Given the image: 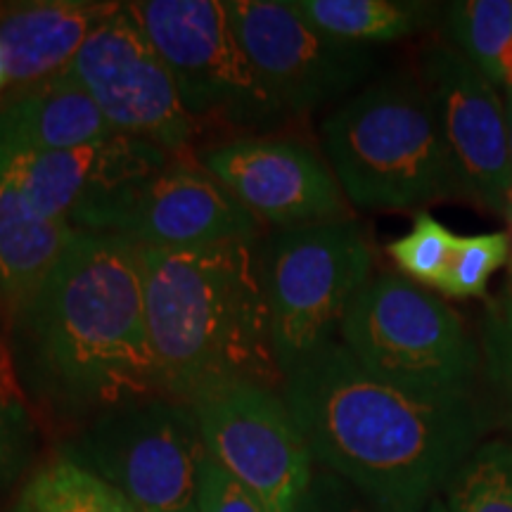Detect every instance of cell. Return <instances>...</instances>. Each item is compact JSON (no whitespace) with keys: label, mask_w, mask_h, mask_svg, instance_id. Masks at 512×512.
Returning a JSON list of instances; mask_svg holds the SVG:
<instances>
[{"label":"cell","mask_w":512,"mask_h":512,"mask_svg":"<svg viewBox=\"0 0 512 512\" xmlns=\"http://www.w3.org/2000/svg\"><path fill=\"white\" fill-rule=\"evenodd\" d=\"M313 463L382 512L422 510L484 441L477 394H425L377 380L332 342L280 389Z\"/></svg>","instance_id":"6da1fadb"},{"label":"cell","mask_w":512,"mask_h":512,"mask_svg":"<svg viewBox=\"0 0 512 512\" xmlns=\"http://www.w3.org/2000/svg\"><path fill=\"white\" fill-rule=\"evenodd\" d=\"M10 328L19 380L67 420L162 394L131 242L79 230Z\"/></svg>","instance_id":"7a4b0ae2"},{"label":"cell","mask_w":512,"mask_h":512,"mask_svg":"<svg viewBox=\"0 0 512 512\" xmlns=\"http://www.w3.org/2000/svg\"><path fill=\"white\" fill-rule=\"evenodd\" d=\"M138 259L162 394L190 403L238 382L283 389L261 242L138 247Z\"/></svg>","instance_id":"3957f363"},{"label":"cell","mask_w":512,"mask_h":512,"mask_svg":"<svg viewBox=\"0 0 512 512\" xmlns=\"http://www.w3.org/2000/svg\"><path fill=\"white\" fill-rule=\"evenodd\" d=\"M323 145L354 207L422 211L460 197L437 107L415 76H384L344 100L323 121Z\"/></svg>","instance_id":"277c9868"},{"label":"cell","mask_w":512,"mask_h":512,"mask_svg":"<svg viewBox=\"0 0 512 512\" xmlns=\"http://www.w3.org/2000/svg\"><path fill=\"white\" fill-rule=\"evenodd\" d=\"M339 337L363 370L413 392L475 394L482 377V349L463 316L399 273L368 280Z\"/></svg>","instance_id":"5b68a950"},{"label":"cell","mask_w":512,"mask_h":512,"mask_svg":"<svg viewBox=\"0 0 512 512\" xmlns=\"http://www.w3.org/2000/svg\"><path fill=\"white\" fill-rule=\"evenodd\" d=\"M264 287L283 377L335 342L356 294L373 278L375 249L354 219L278 230L266 245Z\"/></svg>","instance_id":"8992f818"},{"label":"cell","mask_w":512,"mask_h":512,"mask_svg":"<svg viewBox=\"0 0 512 512\" xmlns=\"http://www.w3.org/2000/svg\"><path fill=\"white\" fill-rule=\"evenodd\" d=\"M174 76L195 126L268 136L287 119L242 48L221 0L124 3Z\"/></svg>","instance_id":"52a82bcc"},{"label":"cell","mask_w":512,"mask_h":512,"mask_svg":"<svg viewBox=\"0 0 512 512\" xmlns=\"http://www.w3.org/2000/svg\"><path fill=\"white\" fill-rule=\"evenodd\" d=\"M62 453L112 484L138 512L192 508L207 458L192 406L166 394L95 415Z\"/></svg>","instance_id":"ba28073f"},{"label":"cell","mask_w":512,"mask_h":512,"mask_svg":"<svg viewBox=\"0 0 512 512\" xmlns=\"http://www.w3.org/2000/svg\"><path fill=\"white\" fill-rule=\"evenodd\" d=\"M67 221L83 233L157 249L264 238V223L202 166L183 157L83 204Z\"/></svg>","instance_id":"9c48e42d"},{"label":"cell","mask_w":512,"mask_h":512,"mask_svg":"<svg viewBox=\"0 0 512 512\" xmlns=\"http://www.w3.org/2000/svg\"><path fill=\"white\" fill-rule=\"evenodd\" d=\"M204 448L259 498L292 512L313 479V456L278 389L252 382L209 389L190 401Z\"/></svg>","instance_id":"30bf717a"},{"label":"cell","mask_w":512,"mask_h":512,"mask_svg":"<svg viewBox=\"0 0 512 512\" xmlns=\"http://www.w3.org/2000/svg\"><path fill=\"white\" fill-rule=\"evenodd\" d=\"M230 22L266 91L287 117L349 95L377 69V53L332 38L290 0H228Z\"/></svg>","instance_id":"8fae6325"},{"label":"cell","mask_w":512,"mask_h":512,"mask_svg":"<svg viewBox=\"0 0 512 512\" xmlns=\"http://www.w3.org/2000/svg\"><path fill=\"white\" fill-rule=\"evenodd\" d=\"M69 74L91 95L114 131L183 157L197 126L185 112L171 69L126 5L88 36Z\"/></svg>","instance_id":"7c38bea8"},{"label":"cell","mask_w":512,"mask_h":512,"mask_svg":"<svg viewBox=\"0 0 512 512\" xmlns=\"http://www.w3.org/2000/svg\"><path fill=\"white\" fill-rule=\"evenodd\" d=\"M200 166L242 207L278 230L351 219L332 166L302 140L238 136L211 145Z\"/></svg>","instance_id":"4fadbf2b"},{"label":"cell","mask_w":512,"mask_h":512,"mask_svg":"<svg viewBox=\"0 0 512 512\" xmlns=\"http://www.w3.org/2000/svg\"><path fill=\"white\" fill-rule=\"evenodd\" d=\"M420 74L437 107L460 197L486 214L508 219L512 166L503 95L451 43L427 48Z\"/></svg>","instance_id":"5bb4252c"},{"label":"cell","mask_w":512,"mask_h":512,"mask_svg":"<svg viewBox=\"0 0 512 512\" xmlns=\"http://www.w3.org/2000/svg\"><path fill=\"white\" fill-rule=\"evenodd\" d=\"M176 159L143 138L114 133L95 143L57 152H0L29 207L43 219L67 221L83 204L143 178Z\"/></svg>","instance_id":"9a60e30c"},{"label":"cell","mask_w":512,"mask_h":512,"mask_svg":"<svg viewBox=\"0 0 512 512\" xmlns=\"http://www.w3.org/2000/svg\"><path fill=\"white\" fill-rule=\"evenodd\" d=\"M119 8L98 0L0 3V48L12 86L27 91L67 72L88 36Z\"/></svg>","instance_id":"2e32d148"},{"label":"cell","mask_w":512,"mask_h":512,"mask_svg":"<svg viewBox=\"0 0 512 512\" xmlns=\"http://www.w3.org/2000/svg\"><path fill=\"white\" fill-rule=\"evenodd\" d=\"M110 121L72 74L19 91L0 110V152H57L114 136Z\"/></svg>","instance_id":"e0dca14e"},{"label":"cell","mask_w":512,"mask_h":512,"mask_svg":"<svg viewBox=\"0 0 512 512\" xmlns=\"http://www.w3.org/2000/svg\"><path fill=\"white\" fill-rule=\"evenodd\" d=\"M79 230L38 216L0 164V309L8 323L41 290Z\"/></svg>","instance_id":"ac0fdd59"},{"label":"cell","mask_w":512,"mask_h":512,"mask_svg":"<svg viewBox=\"0 0 512 512\" xmlns=\"http://www.w3.org/2000/svg\"><path fill=\"white\" fill-rule=\"evenodd\" d=\"M306 22L332 38L358 46L401 41L427 29L439 5L418 0H290Z\"/></svg>","instance_id":"d6986e66"},{"label":"cell","mask_w":512,"mask_h":512,"mask_svg":"<svg viewBox=\"0 0 512 512\" xmlns=\"http://www.w3.org/2000/svg\"><path fill=\"white\" fill-rule=\"evenodd\" d=\"M12 512H138L121 491L64 453L38 467Z\"/></svg>","instance_id":"ffe728a7"},{"label":"cell","mask_w":512,"mask_h":512,"mask_svg":"<svg viewBox=\"0 0 512 512\" xmlns=\"http://www.w3.org/2000/svg\"><path fill=\"white\" fill-rule=\"evenodd\" d=\"M427 508L432 512H512L510 441H482Z\"/></svg>","instance_id":"44dd1931"},{"label":"cell","mask_w":512,"mask_h":512,"mask_svg":"<svg viewBox=\"0 0 512 512\" xmlns=\"http://www.w3.org/2000/svg\"><path fill=\"white\" fill-rule=\"evenodd\" d=\"M441 15L451 46L501 91V60L512 41V0H458Z\"/></svg>","instance_id":"7402d4cb"},{"label":"cell","mask_w":512,"mask_h":512,"mask_svg":"<svg viewBox=\"0 0 512 512\" xmlns=\"http://www.w3.org/2000/svg\"><path fill=\"white\" fill-rule=\"evenodd\" d=\"M460 235L451 233L444 223L427 211H418L408 233L387 245V254L408 280L427 290H441Z\"/></svg>","instance_id":"603a6c76"},{"label":"cell","mask_w":512,"mask_h":512,"mask_svg":"<svg viewBox=\"0 0 512 512\" xmlns=\"http://www.w3.org/2000/svg\"><path fill=\"white\" fill-rule=\"evenodd\" d=\"M482 377L496 413L512 432V294L491 299L482 318Z\"/></svg>","instance_id":"cb8c5ba5"},{"label":"cell","mask_w":512,"mask_h":512,"mask_svg":"<svg viewBox=\"0 0 512 512\" xmlns=\"http://www.w3.org/2000/svg\"><path fill=\"white\" fill-rule=\"evenodd\" d=\"M510 261V238L503 230L458 238L456 254L439 292L456 299L484 297L491 275Z\"/></svg>","instance_id":"d4e9b609"},{"label":"cell","mask_w":512,"mask_h":512,"mask_svg":"<svg viewBox=\"0 0 512 512\" xmlns=\"http://www.w3.org/2000/svg\"><path fill=\"white\" fill-rule=\"evenodd\" d=\"M36 446L38 430L27 399L0 396V494L29 470Z\"/></svg>","instance_id":"484cf974"},{"label":"cell","mask_w":512,"mask_h":512,"mask_svg":"<svg viewBox=\"0 0 512 512\" xmlns=\"http://www.w3.org/2000/svg\"><path fill=\"white\" fill-rule=\"evenodd\" d=\"M197 512H266L247 486H242L230 472L209 456L202 460L195 491Z\"/></svg>","instance_id":"4316f807"},{"label":"cell","mask_w":512,"mask_h":512,"mask_svg":"<svg viewBox=\"0 0 512 512\" xmlns=\"http://www.w3.org/2000/svg\"><path fill=\"white\" fill-rule=\"evenodd\" d=\"M356 496L358 491L354 486L342 482L339 477L330 475V472L316 477V472H313L309 489L299 498L292 512H382L375 505H370L366 510L363 505L356 503Z\"/></svg>","instance_id":"83f0119b"},{"label":"cell","mask_w":512,"mask_h":512,"mask_svg":"<svg viewBox=\"0 0 512 512\" xmlns=\"http://www.w3.org/2000/svg\"><path fill=\"white\" fill-rule=\"evenodd\" d=\"M0 396H5V399H27L24 384L17 373L15 354L3 339H0Z\"/></svg>","instance_id":"f1b7e54d"},{"label":"cell","mask_w":512,"mask_h":512,"mask_svg":"<svg viewBox=\"0 0 512 512\" xmlns=\"http://www.w3.org/2000/svg\"><path fill=\"white\" fill-rule=\"evenodd\" d=\"M501 88L503 91H512V41L505 48L503 60H501Z\"/></svg>","instance_id":"f546056e"},{"label":"cell","mask_w":512,"mask_h":512,"mask_svg":"<svg viewBox=\"0 0 512 512\" xmlns=\"http://www.w3.org/2000/svg\"><path fill=\"white\" fill-rule=\"evenodd\" d=\"M505 117H508V147H510V166H512V91H505Z\"/></svg>","instance_id":"4dcf8cb0"},{"label":"cell","mask_w":512,"mask_h":512,"mask_svg":"<svg viewBox=\"0 0 512 512\" xmlns=\"http://www.w3.org/2000/svg\"><path fill=\"white\" fill-rule=\"evenodd\" d=\"M10 86V72H8V62H5L3 48H0V91Z\"/></svg>","instance_id":"1f68e13d"},{"label":"cell","mask_w":512,"mask_h":512,"mask_svg":"<svg viewBox=\"0 0 512 512\" xmlns=\"http://www.w3.org/2000/svg\"><path fill=\"white\" fill-rule=\"evenodd\" d=\"M508 223H510V230H508V238H510V261H508V266H510V275H512V211H510V216H508Z\"/></svg>","instance_id":"d6a6232c"},{"label":"cell","mask_w":512,"mask_h":512,"mask_svg":"<svg viewBox=\"0 0 512 512\" xmlns=\"http://www.w3.org/2000/svg\"><path fill=\"white\" fill-rule=\"evenodd\" d=\"M403 512H432V510L425 505V508H422V510H403Z\"/></svg>","instance_id":"836d02e7"},{"label":"cell","mask_w":512,"mask_h":512,"mask_svg":"<svg viewBox=\"0 0 512 512\" xmlns=\"http://www.w3.org/2000/svg\"><path fill=\"white\" fill-rule=\"evenodd\" d=\"M181 512H197V510H195V505H192V508H188V510H181Z\"/></svg>","instance_id":"e575fe53"}]
</instances>
